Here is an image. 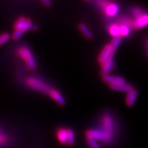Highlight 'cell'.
<instances>
[{
    "mask_svg": "<svg viewBox=\"0 0 148 148\" xmlns=\"http://www.w3.org/2000/svg\"><path fill=\"white\" fill-rule=\"evenodd\" d=\"M18 53L21 58L25 61V64L31 70H34L36 68V62L33 56L32 51L26 46H22L18 49Z\"/></svg>",
    "mask_w": 148,
    "mask_h": 148,
    "instance_id": "obj_1",
    "label": "cell"
},
{
    "mask_svg": "<svg viewBox=\"0 0 148 148\" xmlns=\"http://www.w3.org/2000/svg\"><path fill=\"white\" fill-rule=\"evenodd\" d=\"M26 84L29 87L42 93L49 95L51 88L47 86L45 82L36 77H29L26 80Z\"/></svg>",
    "mask_w": 148,
    "mask_h": 148,
    "instance_id": "obj_2",
    "label": "cell"
},
{
    "mask_svg": "<svg viewBox=\"0 0 148 148\" xmlns=\"http://www.w3.org/2000/svg\"><path fill=\"white\" fill-rule=\"evenodd\" d=\"M86 135H87V137L88 138H93V139L99 140V141L106 142V143L110 142L113 138V136H112V135L107 134V133L103 132L102 130L95 129L88 130L87 132H86Z\"/></svg>",
    "mask_w": 148,
    "mask_h": 148,
    "instance_id": "obj_3",
    "label": "cell"
},
{
    "mask_svg": "<svg viewBox=\"0 0 148 148\" xmlns=\"http://www.w3.org/2000/svg\"><path fill=\"white\" fill-rule=\"evenodd\" d=\"M98 5L104 10L105 13L108 16H114L119 13V7L116 3L108 1H98Z\"/></svg>",
    "mask_w": 148,
    "mask_h": 148,
    "instance_id": "obj_4",
    "label": "cell"
},
{
    "mask_svg": "<svg viewBox=\"0 0 148 148\" xmlns=\"http://www.w3.org/2000/svg\"><path fill=\"white\" fill-rule=\"evenodd\" d=\"M101 130L107 134L113 136L114 130V122L110 116H105L102 121V130Z\"/></svg>",
    "mask_w": 148,
    "mask_h": 148,
    "instance_id": "obj_5",
    "label": "cell"
},
{
    "mask_svg": "<svg viewBox=\"0 0 148 148\" xmlns=\"http://www.w3.org/2000/svg\"><path fill=\"white\" fill-rule=\"evenodd\" d=\"M103 81L106 82L110 85H116L121 84L125 83V80L123 77L119 76H114V75H106L103 76Z\"/></svg>",
    "mask_w": 148,
    "mask_h": 148,
    "instance_id": "obj_6",
    "label": "cell"
},
{
    "mask_svg": "<svg viewBox=\"0 0 148 148\" xmlns=\"http://www.w3.org/2000/svg\"><path fill=\"white\" fill-rule=\"evenodd\" d=\"M112 53H113V52H112L110 44H108V45H106L104 47H103V50L101 51V52L100 53L99 58H98L99 62L102 64L103 62H104L111 54H112Z\"/></svg>",
    "mask_w": 148,
    "mask_h": 148,
    "instance_id": "obj_7",
    "label": "cell"
},
{
    "mask_svg": "<svg viewBox=\"0 0 148 148\" xmlns=\"http://www.w3.org/2000/svg\"><path fill=\"white\" fill-rule=\"evenodd\" d=\"M147 25H148V14H143L134 22V26L136 28H142Z\"/></svg>",
    "mask_w": 148,
    "mask_h": 148,
    "instance_id": "obj_8",
    "label": "cell"
},
{
    "mask_svg": "<svg viewBox=\"0 0 148 148\" xmlns=\"http://www.w3.org/2000/svg\"><path fill=\"white\" fill-rule=\"evenodd\" d=\"M138 92L136 91V90H135L134 88H132V90H130L129 92H127L126 96V103L127 106H133V105L134 104V103L136 102Z\"/></svg>",
    "mask_w": 148,
    "mask_h": 148,
    "instance_id": "obj_9",
    "label": "cell"
},
{
    "mask_svg": "<svg viewBox=\"0 0 148 148\" xmlns=\"http://www.w3.org/2000/svg\"><path fill=\"white\" fill-rule=\"evenodd\" d=\"M49 95H50V97L54 99L57 103H58L59 104L64 105L65 103V99H64L63 96L61 95L60 92H58V90L51 88L49 93Z\"/></svg>",
    "mask_w": 148,
    "mask_h": 148,
    "instance_id": "obj_10",
    "label": "cell"
},
{
    "mask_svg": "<svg viewBox=\"0 0 148 148\" xmlns=\"http://www.w3.org/2000/svg\"><path fill=\"white\" fill-rule=\"evenodd\" d=\"M110 88L114 90H117V91H122V92H129L130 90L132 89V87L130 84H116V85H110Z\"/></svg>",
    "mask_w": 148,
    "mask_h": 148,
    "instance_id": "obj_11",
    "label": "cell"
},
{
    "mask_svg": "<svg viewBox=\"0 0 148 148\" xmlns=\"http://www.w3.org/2000/svg\"><path fill=\"white\" fill-rule=\"evenodd\" d=\"M114 62L112 61L110 63L106 64H102V70H101V74L103 75V76H106V75H109L110 72L113 69L114 66Z\"/></svg>",
    "mask_w": 148,
    "mask_h": 148,
    "instance_id": "obj_12",
    "label": "cell"
},
{
    "mask_svg": "<svg viewBox=\"0 0 148 148\" xmlns=\"http://www.w3.org/2000/svg\"><path fill=\"white\" fill-rule=\"evenodd\" d=\"M57 136L59 141L62 144L67 143V135H66V130L65 129L59 130Z\"/></svg>",
    "mask_w": 148,
    "mask_h": 148,
    "instance_id": "obj_13",
    "label": "cell"
},
{
    "mask_svg": "<svg viewBox=\"0 0 148 148\" xmlns=\"http://www.w3.org/2000/svg\"><path fill=\"white\" fill-rule=\"evenodd\" d=\"M109 33L113 37L120 36L119 25L117 24H112L109 27Z\"/></svg>",
    "mask_w": 148,
    "mask_h": 148,
    "instance_id": "obj_14",
    "label": "cell"
},
{
    "mask_svg": "<svg viewBox=\"0 0 148 148\" xmlns=\"http://www.w3.org/2000/svg\"><path fill=\"white\" fill-rule=\"evenodd\" d=\"M79 29H80L81 32H82V34L84 35L86 38H92V34L91 32L90 31V29L88 28L87 26L84 23L79 24Z\"/></svg>",
    "mask_w": 148,
    "mask_h": 148,
    "instance_id": "obj_15",
    "label": "cell"
},
{
    "mask_svg": "<svg viewBox=\"0 0 148 148\" xmlns=\"http://www.w3.org/2000/svg\"><path fill=\"white\" fill-rule=\"evenodd\" d=\"M121 36L114 37V38L112 39V42H111V44H110V46H111V48H112V52L114 53V51H115L116 49H117V48L119 47L120 43H121Z\"/></svg>",
    "mask_w": 148,
    "mask_h": 148,
    "instance_id": "obj_16",
    "label": "cell"
},
{
    "mask_svg": "<svg viewBox=\"0 0 148 148\" xmlns=\"http://www.w3.org/2000/svg\"><path fill=\"white\" fill-rule=\"evenodd\" d=\"M120 30V36H127L130 34V27L125 24H122L119 25Z\"/></svg>",
    "mask_w": 148,
    "mask_h": 148,
    "instance_id": "obj_17",
    "label": "cell"
},
{
    "mask_svg": "<svg viewBox=\"0 0 148 148\" xmlns=\"http://www.w3.org/2000/svg\"><path fill=\"white\" fill-rule=\"evenodd\" d=\"M66 135H67V143L69 145H73L75 142V134L73 131L71 129H66Z\"/></svg>",
    "mask_w": 148,
    "mask_h": 148,
    "instance_id": "obj_18",
    "label": "cell"
},
{
    "mask_svg": "<svg viewBox=\"0 0 148 148\" xmlns=\"http://www.w3.org/2000/svg\"><path fill=\"white\" fill-rule=\"evenodd\" d=\"M27 18L25 17H20L17 19V21H16L15 24H14V28L16 29H18V30H21L22 27H23L24 23H25V21H26ZM22 31V30H21Z\"/></svg>",
    "mask_w": 148,
    "mask_h": 148,
    "instance_id": "obj_19",
    "label": "cell"
},
{
    "mask_svg": "<svg viewBox=\"0 0 148 148\" xmlns=\"http://www.w3.org/2000/svg\"><path fill=\"white\" fill-rule=\"evenodd\" d=\"M10 39V35L8 33H3L0 35V46L6 43Z\"/></svg>",
    "mask_w": 148,
    "mask_h": 148,
    "instance_id": "obj_20",
    "label": "cell"
},
{
    "mask_svg": "<svg viewBox=\"0 0 148 148\" xmlns=\"http://www.w3.org/2000/svg\"><path fill=\"white\" fill-rule=\"evenodd\" d=\"M87 142L90 148H101L100 145L98 143L97 140L93 139V138L87 137Z\"/></svg>",
    "mask_w": 148,
    "mask_h": 148,
    "instance_id": "obj_21",
    "label": "cell"
},
{
    "mask_svg": "<svg viewBox=\"0 0 148 148\" xmlns=\"http://www.w3.org/2000/svg\"><path fill=\"white\" fill-rule=\"evenodd\" d=\"M132 12L133 16H134L136 19V18H138V17H140V16L143 15V10H142V9L140 8H134L132 10Z\"/></svg>",
    "mask_w": 148,
    "mask_h": 148,
    "instance_id": "obj_22",
    "label": "cell"
},
{
    "mask_svg": "<svg viewBox=\"0 0 148 148\" xmlns=\"http://www.w3.org/2000/svg\"><path fill=\"white\" fill-rule=\"evenodd\" d=\"M32 21H30L29 19H26V21H25V23H24L23 27H22L21 30L23 31V32H25V31L27 30H29V29H31V27H32Z\"/></svg>",
    "mask_w": 148,
    "mask_h": 148,
    "instance_id": "obj_23",
    "label": "cell"
},
{
    "mask_svg": "<svg viewBox=\"0 0 148 148\" xmlns=\"http://www.w3.org/2000/svg\"><path fill=\"white\" fill-rule=\"evenodd\" d=\"M23 33L24 32L23 31L16 29V30H14V32H13V34H12V38H13V39L14 40H18L22 36H23Z\"/></svg>",
    "mask_w": 148,
    "mask_h": 148,
    "instance_id": "obj_24",
    "label": "cell"
},
{
    "mask_svg": "<svg viewBox=\"0 0 148 148\" xmlns=\"http://www.w3.org/2000/svg\"><path fill=\"white\" fill-rule=\"evenodd\" d=\"M6 142V137L5 135H3L1 133H0V145H3Z\"/></svg>",
    "mask_w": 148,
    "mask_h": 148,
    "instance_id": "obj_25",
    "label": "cell"
},
{
    "mask_svg": "<svg viewBox=\"0 0 148 148\" xmlns=\"http://www.w3.org/2000/svg\"><path fill=\"white\" fill-rule=\"evenodd\" d=\"M42 2H43L44 4H45V5H47V6H50L51 1L49 0H44Z\"/></svg>",
    "mask_w": 148,
    "mask_h": 148,
    "instance_id": "obj_26",
    "label": "cell"
},
{
    "mask_svg": "<svg viewBox=\"0 0 148 148\" xmlns=\"http://www.w3.org/2000/svg\"><path fill=\"white\" fill-rule=\"evenodd\" d=\"M30 29L31 30H36V29H38V26L36 25H32Z\"/></svg>",
    "mask_w": 148,
    "mask_h": 148,
    "instance_id": "obj_27",
    "label": "cell"
}]
</instances>
